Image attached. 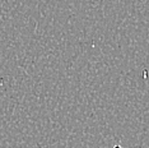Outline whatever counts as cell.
<instances>
[{"mask_svg":"<svg viewBox=\"0 0 149 148\" xmlns=\"http://www.w3.org/2000/svg\"><path fill=\"white\" fill-rule=\"evenodd\" d=\"M113 148H124L123 146H121V144H116V146H115Z\"/></svg>","mask_w":149,"mask_h":148,"instance_id":"obj_1","label":"cell"}]
</instances>
